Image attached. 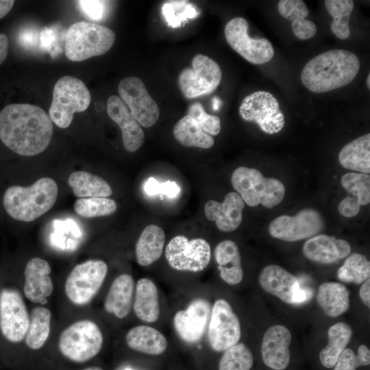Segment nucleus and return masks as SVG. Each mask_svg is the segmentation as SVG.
<instances>
[{"mask_svg":"<svg viewBox=\"0 0 370 370\" xmlns=\"http://www.w3.org/2000/svg\"><path fill=\"white\" fill-rule=\"evenodd\" d=\"M53 134L49 116L29 103H12L0 112V139L14 153L33 156L45 151Z\"/></svg>","mask_w":370,"mask_h":370,"instance_id":"nucleus-1","label":"nucleus"},{"mask_svg":"<svg viewBox=\"0 0 370 370\" xmlns=\"http://www.w3.org/2000/svg\"><path fill=\"white\" fill-rule=\"evenodd\" d=\"M358 58L352 52L333 49L323 52L308 62L301 79L311 92L321 93L349 84L360 69Z\"/></svg>","mask_w":370,"mask_h":370,"instance_id":"nucleus-2","label":"nucleus"},{"mask_svg":"<svg viewBox=\"0 0 370 370\" xmlns=\"http://www.w3.org/2000/svg\"><path fill=\"white\" fill-rule=\"evenodd\" d=\"M58 185L50 177H42L30 186H12L3 195V206L14 219L31 222L48 212L55 204Z\"/></svg>","mask_w":370,"mask_h":370,"instance_id":"nucleus-3","label":"nucleus"},{"mask_svg":"<svg viewBox=\"0 0 370 370\" xmlns=\"http://www.w3.org/2000/svg\"><path fill=\"white\" fill-rule=\"evenodd\" d=\"M115 34L110 28L84 21L72 24L65 37L66 57L82 62L107 53L113 46Z\"/></svg>","mask_w":370,"mask_h":370,"instance_id":"nucleus-4","label":"nucleus"},{"mask_svg":"<svg viewBox=\"0 0 370 370\" xmlns=\"http://www.w3.org/2000/svg\"><path fill=\"white\" fill-rule=\"evenodd\" d=\"M231 182L244 202L251 207L262 204L267 208H273L285 195V187L281 181L265 177L254 168L238 167L232 175Z\"/></svg>","mask_w":370,"mask_h":370,"instance_id":"nucleus-5","label":"nucleus"},{"mask_svg":"<svg viewBox=\"0 0 370 370\" xmlns=\"http://www.w3.org/2000/svg\"><path fill=\"white\" fill-rule=\"evenodd\" d=\"M91 101L90 92L81 79L65 75L56 83L49 116L57 126L68 127L75 112L85 111Z\"/></svg>","mask_w":370,"mask_h":370,"instance_id":"nucleus-6","label":"nucleus"},{"mask_svg":"<svg viewBox=\"0 0 370 370\" xmlns=\"http://www.w3.org/2000/svg\"><path fill=\"white\" fill-rule=\"evenodd\" d=\"M103 342L99 327L92 321L83 319L63 330L59 338L58 347L62 354L69 360L84 362L98 354Z\"/></svg>","mask_w":370,"mask_h":370,"instance_id":"nucleus-7","label":"nucleus"},{"mask_svg":"<svg viewBox=\"0 0 370 370\" xmlns=\"http://www.w3.org/2000/svg\"><path fill=\"white\" fill-rule=\"evenodd\" d=\"M107 273L108 266L101 260H89L76 265L65 282L66 297L77 306L88 304L99 291Z\"/></svg>","mask_w":370,"mask_h":370,"instance_id":"nucleus-8","label":"nucleus"},{"mask_svg":"<svg viewBox=\"0 0 370 370\" xmlns=\"http://www.w3.org/2000/svg\"><path fill=\"white\" fill-rule=\"evenodd\" d=\"M221 77V70L217 62L198 53L192 59L191 67L181 71L178 83L184 97L194 99L214 92L219 86Z\"/></svg>","mask_w":370,"mask_h":370,"instance_id":"nucleus-9","label":"nucleus"},{"mask_svg":"<svg viewBox=\"0 0 370 370\" xmlns=\"http://www.w3.org/2000/svg\"><path fill=\"white\" fill-rule=\"evenodd\" d=\"M241 117L254 122L268 134L280 132L284 126V115L277 99L271 92L258 90L246 96L239 107Z\"/></svg>","mask_w":370,"mask_h":370,"instance_id":"nucleus-10","label":"nucleus"},{"mask_svg":"<svg viewBox=\"0 0 370 370\" xmlns=\"http://www.w3.org/2000/svg\"><path fill=\"white\" fill-rule=\"evenodd\" d=\"M249 24L243 17L231 19L225 26L227 42L239 55L254 64L269 62L274 56L271 43L266 38H253L248 34Z\"/></svg>","mask_w":370,"mask_h":370,"instance_id":"nucleus-11","label":"nucleus"},{"mask_svg":"<svg viewBox=\"0 0 370 370\" xmlns=\"http://www.w3.org/2000/svg\"><path fill=\"white\" fill-rule=\"evenodd\" d=\"M165 257L169 264L175 270L198 272L204 270L210 262V246L203 238L188 240L179 235L169 242Z\"/></svg>","mask_w":370,"mask_h":370,"instance_id":"nucleus-12","label":"nucleus"},{"mask_svg":"<svg viewBox=\"0 0 370 370\" xmlns=\"http://www.w3.org/2000/svg\"><path fill=\"white\" fill-rule=\"evenodd\" d=\"M29 316L18 290L3 287L0 290V332L8 342L23 341L28 331Z\"/></svg>","mask_w":370,"mask_h":370,"instance_id":"nucleus-13","label":"nucleus"},{"mask_svg":"<svg viewBox=\"0 0 370 370\" xmlns=\"http://www.w3.org/2000/svg\"><path fill=\"white\" fill-rule=\"evenodd\" d=\"M324 225L321 214L308 208L294 216L282 215L274 219L269 225V232L274 238L295 242L316 236L323 230Z\"/></svg>","mask_w":370,"mask_h":370,"instance_id":"nucleus-14","label":"nucleus"},{"mask_svg":"<svg viewBox=\"0 0 370 370\" xmlns=\"http://www.w3.org/2000/svg\"><path fill=\"white\" fill-rule=\"evenodd\" d=\"M241 336L240 321L231 305L225 299L217 300L208 323V338L211 348L225 352L238 343Z\"/></svg>","mask_w":370,"mask_h":370,"instance_id":"nucleus-15","label":"nucleus"},{"mask_svg":"<svg viewBox=\"0 0 370 370\" xmlns=\"http://www.w3.org/2000/svg\"><path fill=\"white\" fill-rule=\"evenodd\" d=\"M118 92L121 99L141 126L150 127L158 121L160 116L158 104L140 78L130 76L123 79L119 84Z\"/></svg>","mask_w":370,"mask_h":370,"instance_id":"nucleus-16","label":"nucleus"},{"mask_svg":"<svg viewBox=\"0 0 370 370\" xmlns=\"http://www.w3.org/2000/svg\"><path fill=\"white\" fill-rule=\"evenodd\" d=\"M261 287L267 293L286 304L305 301L310 293L300 287L297 278L280 266L267 265L261 271L259 278Z\"/></svg>","mask_w":370,"mask_h":370,"instance_id":"nucleus-17","label":"nucleus"},{"mask_svg":"<svg viewBox=\"0 0 370 370\" xmlns=\"http://www.w3.org/2000/svg\"><path fill=\"white\" fill-rule=\"evenodd\" d=\"M210 304L205 299L193 300L184 310L174 316L173 325L179 337L188 343L201 340L210 317Z\"/></svg>","mask_w":370,"mask_h":370,"instance_id":"nucleus-18","label":"nucleus"},{"mask_svg":"<svg viewBox=\"0 0 370 370\" xmlns=\"http://www.w3.org/2000/svg\"><path fill=\"white\" fill-rule=\"evenodd\" d=\"M291 332L285 326L275 325L267 330L261 345L262 358L266 366L274 370L287 367L291 358Z\"/></svg>","mask_w":370,"mask_h":370,"instance_id":"nucleus-19","label":"nucleus"},{"mask_svg":"<svg viewBox=\"0 0 370 370\" xmlns=\"http://www.w3.org/2000/svg\"><path fill=\"white\" fill-rule=\"evenodd\" d=\"M106 110L110 118L121 130L125 150L130 152L138 150L145 141V133L127 106L119 97L111 95L108 99Z\"/></svg>","mask_w":370,"mask_h":370,"instance_id":"nucleus-20","label":"nucleus"},{"mask_svg":"<svg viewBox=\"0 0 370 370\" xmlns=\"http://www.w3.org/2000/svg\"><path fill=\"white\" fill-rule=\"evenodd\" d=\"M51 271L48 262L40 258L35 257L27 262L24 271L23 292L29 301L42 305L47 303L53 291Z\"/></svg>","mask_w":370,"mask_h":370,"instance_id":"nucleus-21","label":"nucleus"},{"mask_svg":"<svg viewBox=\"0 0 370 370\" xmlns=\"http://www.w3.org/2000/svg\"><path fill=\"white\" fill-rule=\"evenodd\" d=\"M245 202L235 192L227 193L222 203L209 200L204 206L207 219L215 221L217 228L224 232L234 231L241 223Z\"/></svg>","mask_w":370,"mask_h":370,"instance_id":"nucleus-22","label":"nucleus"},{"mask_svg":"<svg viewBox=\"0 0 370 370\" xmlns=\"http://www.w3.org/2000/svg\"><path fill=\"white\" fill-rule=\"evenodd\" d=\"M349 243L333 236L318 234L307 240L303 254L308 260L320 264H332L347 257L351 253Z\"/></svg>","mask_w":370,"mask_h":370,"instance_id":"nucleus-23","label":"nucleus"},{"mask_svg":"<svg viewBox=\"0 0 370 370\" xmlns=\"http://www.w3.org/2000/svg\"><path fill=\"white\" fill-rule=\"evenodd\" d=\"M134 288V282L130 275L124 273L116 278L105 299L106 311L119 319L126 317L131 309Z\"/></svg>","mask_w":370,"mask_h":370,"instance_id":"nucleus-24","label":"nucleus"},{"mask_svg":"<svg viewBox=\"0 0 370 370\" xmlns=\"http://www.w3.org/2000/svg\"><path fill=\"white\" fill-rule=\"evenodd\" d=\"M214 258L223 280L230 285L238 284L242 281L241 258L236 243L230 240L220 242L214 249Z\"/></svg>","mask_w":370,"mask_h":370,"instance_id":"nucleus-25","label":"nucleus"},{"mask_svg":"<svg viewBox=\"0 0 370 370\" xmlns=\"http://www.w3.org/2000/svg\"><path fill=\"white\" fill-rule=\"evenodd\" d=\"M278 10L282 16L292 21V29L297 38L308 40L316 34V25L306 19L309 11L304 1L280 0L278 3Z\"/></svg>","mask_w":370,"mask_h":370,"instance_id":"nucleus-26","label":"nucleus"},{"mask_svg":"<svg viewBox=\"0 0 370 370\" xmlns=\"http://www.w3.org/2000/svg\"><path fill=\"white\" fill-rule=\"evenodd\" d=\"M125 340L131 349L149 355L162 354L168 345L166 338L160 331L144 325L132 328Z\"/></svg>","mask_w":370,"mask_h":370,"instance_id":"nucleus-27","label":"nucleus"},{"mask_svg":"<svg viewBox=\"0 0 370 370\" xmlns=\"http://www.w3.org/2000/svg\"><path fill=\"white\" fill-rule=\"evenodd\" d=\"M134 310L136 317L144 322L154 323L158 319V291L151 280L141 278L137 282Z\"/></svg>","mask_w":370,"mask_h":370,"instance_id":"nucleus-28","label":"nucleus"},{"mask_svg":"<svg viewBox=\"0 0 370 370\" xmlns=\"http://www.w3.org/2000/svg\"><path fill=\"white\" fill-rule=\"evenodd\" d=\"M317 301L328 316L336 317L348 310L349 291L341 283L324 282L318 288Z\"/></svg>","mask_w":370,"mask_h":370,"instance_id":"nucleus-29","label":"nucleus"},{"mask_svg":"<svg viewBox=\"0 0 370 370\" xmlns=\"http://www.w3.org/2000/svg\"><path fill=\"white\" fill-rule=\"evenodd\" d=\"M341 165L347 169L370 173V134L362 135L345 145L338 154Z\"/></svg>","mask_w":370,"mask_h":370,"instance_id":"nucleus-30","label":"nucleus"},{"mask_svg":"<svg viewBox=\"0 0 370 370\" xmlns=\"http://www.w3.org/2000/svg\"><path fill=\"white\" fill-rule=\"evenodd\" d=\"M165 241V233L156 225H149L142 232L136 245L137 262L149 266L162 256Z\"/></svg>","mask_w":370,"mask_h":370,"instance_id":"nucleus-31","label":"nucleus"},{"mask_svg":"<svg viewBox=\"0 0 370 370\" xmlns=\"http://www.w3.org/2000/svg\"><path fill=\"white\" fill-rule=\"evenodd\" d=\"M328 336V343L320 352L319 359L323 366L332 368L350 342L352 330L349 324L338 322L329 328Z\"/></svg>","mask_w":370,"mask_h":370,"instance_id":"nucleus-32","label":"nucleus"},{"mask_svg":"<svg viewBox=\"0 0 370 370\" xmlns=\"http://www.w3.org/2000/svg\"><path fill=\"white\" fill-rule=\"evenodd\" d=\"M68 183L76 197H107L112 190L110 184L101 177L86 171H75L68 179Z\"/></svg>","mask_w":370,"mask_h":370,"instance_id":"nucleus-33","label":"nucleus"},{"mask_svg":"<svg viewBox=\"0 0 370 370\" xmlns=\"http://www.w3.org/2000/svg\"><path fill=\"white\" fill-rule=\"evenodd\" d=\"M173 135L185 147L209 149L214 143L212 136L204 132L198 123L187 114L175 125Z\"/></svg>","mask_w":370,"mask_h":370,"instance_id":"nucleus-34","label":"nucleus"},{"mask_svg":"<svg viewBox=\"0 0 370 370\" xmlns=\"http://www.w3.org/2000/svg\"><path fill=\"white\" fill-rule=\"evenodd\" d=\"M51 319V311L47 308L37 306L32 310L29 328L25 338L29 348L36 350L44 345L50 333Z\"/></svg>","mask_w":370,"mask_h":370,"instance_id":"nucleus-35","label":"nucleus"},{"mask_svg":"<svg viewBox=\"0 0 370 370\" xmlns=\"http://www.w3.org/2000/svg\"><path fill=\"white\" fill-rule=\"evenodd\" d=\"M324 4L333 18L330 28L333 34L341 40H345L350 35L349 21L354 8L352 0H325Z\"/></svg>","mask_w":370,"mask_h":370,"instance_id":"nucleus-36","label":"nucleus"},{"mask_svg":"<svg viewBox=\"0 0 370 370\" xmlns=\"http://www.w3.org/2000/svg\"><path fill=\"white\" fill-rule=\"evenodd\" d=\"M339 280L347 283L361 284L370 276V262L359 253L349 254L343 264L338 269Z\"/></svg>","mask_w":370,"mask_h":370,"instance_id":"nucleus-37","label":"nucleus"},{"mask_svg":"<svg viewBox=\"0 0 370 370\" xmlns=\"http://www.w3.org/2000/svg\"><path fill=\"white\" fill-rule=\"evenodd\" d=\"M162 16L169 26L177 28L199 14L197 8L187 1H169L162 7Z\"/></svg>","mask_w":370,"mask_h":370,"instance_id":"nucleus-38","label":"nucleus"},{"mask_svg":"<svg viewBox=\"0 0 370 370\" xmlns=\"http://www.w3.org/2000/svg\"><path fill=\"white\" fill-rule=\"evenodd\" d=\"M254 362L251 350L243 343L225 350L219 363V370H249Z\"/></svg>","mask_w":370,"mask_h":370,"instance_id":"nucleus-39","label":"nucleus"},{"mask_svg":"<svg viewBox=\"0 0 370 370\" xmlns=\"http://www.w3.org/2000/svg\"><path fill=\"white\" fill-rule=\"evenodd\" d=\"M116 209L115 201L107 197L82 198L77 199L74 204L75 212L86 218L110 215Z\"/></svg>","mask_w":370,"mask_h":370,"instance_id":"nucleus-40","label":"nucleus"},{"mask_svg":"<svg viewBox=\"0 0 370 370\" xmlns=\"http://www.w3.org/2000/svg\"><path fill=\"white\" fill-rule=\"evenodd\" d=\"M343 188L349 197L358 201L360 206L370 202V176L362 173H347L341 180Z\"/></svg>","mask_w":370,"mask_h":370,"instance_id":"nucleus-41","label":"nucleus"},{"mask_svg":"<svg viewBox=\"0 0 370 370\" xmlns=\"http://www.w3.org/2000/svg\"><path fill=\"white\" fill-rule=\"evenodd\" d=\"M369 364L370 351L366 345H360L357 355L352 349H345L334 365V370H356L358 367Z\"/></svg>","mask_w":370,"mask_h":370,"instance_id":"nucleus-42","label":"nucleus"},{"mask_svg":"<svg viewBox=\"0 0 370 370\" xmlns=\"http://www.w3.org/2000/svg\"><path fill=\"white\" fill-rule=\"evenodd\" d=\"M187 115L193 117L204 132L210 136H217L221 131L219 117L208 114L199 102L193 103L189 106Z\"/></svg>","mask_w":370,"mask_h":370,"instance_id":"nucleus-43","label":"nucleus"},{"mask_svg":"<svg viewBox=\"0 0 370 370\" xmlns=\"http://www.w3.org/2000/svg\"><path fill=\"white\" fill-rule=\"evenodd\" d=\"M144 189L148 195L154 196L162 194L171 198L177 196L180 192V188L176 182L166 181L160 183L153 177H149L147 180Z\"/></svg>","mask_w":370,"mask_h":370,"instance_id":"nucleus-44","label":"nucleus"},{"mask_svg":"<svg viewBox=\"0 0 370 370\" xmlns=\"http://www.w3.org/2000/svg\"><path fill=\"white\" fill-rule=\"evenodd\" d=\"M78 3L83 12L92 20H100L103 17L106 1H79Z\"/></svg>","mask_w":370,"mask_h":370,"instance_id":"nucleus-45","label":"nucleus"},{"mask_svg":"<svg viewBox=\"0 0 370 370\" xmlns=\"http://www.w3.org/2000/svg\"><path fill=\"white\" fill-rule=\"evenodd\" d=\"M360 205L353 197L347 195L338 204V212L345 217H354L356 216L360 210Z\"/></svg>","mask_w":370,"mask_h":370,"instance_id":"nucleus-46","label":"nucleus"},{"mask_svg":"<svg viewBox=\"0 0 370 370\" xmlns=\"http://www.w3.org/2000/svg\"><path fill=\"white\" fill-rule=\"evenodd\" d=\"M359 295L360 299L367 307L370 306V280L368 279L362 284Z\"/></svg>","mask_w":370,"mask_h":370,"instance_id":"nucleus-47","label":"nucleus"},{"mask_svg":"<svg viewBox=\"0 0 370 370\" xmlns=\"http://www.w3.org/2000/svg\"><path fill=\"white\" fill-rule=\"evenodd\" d=\"M9 42L5 34H0V64L5 60L8 52Z\"/></svg>","mask_w":370,"mask_h":370,"instance_id":"nucleus-48","label":"nucleus"},{"mask_svg":"<svg viewBox=\"0 0 370 370\" xmlns=\"http://www.w3.org/2000/svg\"><path fill=\"white\" fill-rule=\"evenodd\" d=\"M14 4L13 0H0V19L11 10Z\"/></svg>","mask_w":370,"mask_h":370,"instance_id":"nucleus-49","label":"nucleus"},{"mask_svg":"<svg viewBox=\"0 0 370 370\" xmlns=\"http://www.w3.org/2000/svg\"><path fill=\"white\" fill-rule=\"evenodd\" d=\"M212 101H213V104H212L213 110H218L221 103V100L218 97H215L212 99Z\"/></svg>","mask_w":370,"mask_h":370,"instance_id":"nucleus-50","label":"nucleus"},{"mask_svg":"<svg viewBox=\"0 0 370 370\" xmlns=\"http://www.w3.org/2000/svg\"><path fill=\"white\" fill-rule=\"evenodd\" d=\"M83 370H103L100 367H88L86 369H84Z\"/></svg>","mask_w":370,"mask_h":370,"instance_id":"nucleus-51","label":"nucleus"},{"mask_svg":"<svg viewBox=\"0 0 370 370\" xmlns=\"http://www.w3.org/2000/svg\"><path fill=\"white\" fill-rule=\"evenodd\" d=\"M367 88L369 89L370 88V74H369L367 76Z\"/></svg>","mask_w":370,"mask_h":370,"instance_id":"nucleus-52","label":"nucleus"},{"mask_svg":"<svg viewBox=\"0 0 370 370\" xmlns=\"http://www.w3.org/2000/svg\"><path fill=\"white\" fill-rule=\"evenodd\" d=\"M123 370H133V369H130V368H126V369H123Z\"/></svg>","mask_w":370,"mask_h":370,"instance_id":"nucleus-53","label":"nucleus"}]
</instances>
